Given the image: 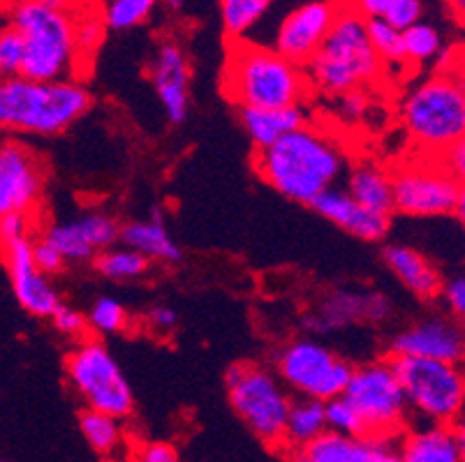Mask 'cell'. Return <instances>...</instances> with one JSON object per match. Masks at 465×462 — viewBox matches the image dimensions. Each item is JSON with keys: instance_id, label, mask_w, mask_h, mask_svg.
Segmentation results:
<instances>
[{"instance_id": "28", "label": "cell", "mask_w": 465, "mask_h": 462, "mask_svg": "<svg viewBox=\"0 0 465 462\" xmlns=\"http://www.w3.org/2000/svg\"><path fill=\"white\" fill-rule=\"evenodd\" d=\"M42 239L61 254L63 260H65V264H82V261L95 260V250L88 245L86 236H84L77 220L49 224V227L45 229Z\"/></svg>"}, {"instance_id": "7", "label": "cell", "mask_w": 465, "mask_h": 462, "mask_svg": "<svg viewBox=\"0 0 465 462\" xmlns=\"http://www.w3.org/2000/svg\"><path fill=\"white\" fill-rule=\"evenodd\" d=\"M227 398L236 417L266 447L282 448L292 398L278 375L260 363H236L225 375Z\"/></svg>"}, {"instance_id": "21", "label": "cell", "mask_w": 465, "mask_h": 462, "mask_svg": "<svg viewBox=\"0 0 465 462\" xmlns=\"http://www.w3.org/2000/svg\"><path fill=\"white\" fill-rule=\"evenodd\" d=\"M118 241L125 248L134 250L149 261H160V264H176L181 261V248L164 224L163 213L158 209L151 211L146 220H130L121 224Z\"/></svg>"}, {"instance_id": "29", "label": "cell", "mask_w": 465, "mask_h": 462, "mask_svg": "<svg viewBox=\"0 0 465 462\" xmlns=\"http://www.w3.org/2000/svg\"><path fill=\"white\" fill-rule=\"evenodd\" d=\"M79 430H82L88 447L100 453V456H112L124 442L121 421L103 412H93V409L79 414Z\"/></svg>"}, {"instance_id": "47", "label": "cell", "mask_w": 465, "mask_h": 462, "mask_svg": "<svg viewBox=\"0 0 465 462\" xmlns=\"http://www.w3.org/2000/svg\"><path fill=\"white\" fill-rule=\"evenodd\" d=\"M394 3L396 0H342V5L352 10L357 16H361L363 21L384 19Z\"/></svg>"}, {"instance_id": "49", "label": "cell", "mask_w": 465, "mask_h": 462, "mask_svg": "<svg viewBox=\"0 0 465 462\" xmlns=\"http://www.w3.org/2000/svg\"><path fill=\"white\" fill-rule=\"evenodd\" d=\"M146 321L153 330L158 333H169V330H174L176 324H179V315L176 310H172L169 305H153L149 312H146Z\"/></svg>"}, {"instance_id": "5", "label": "cell", "mask_w": 465, "mask_h": 462, "mask_svg": "<svg viewBox=\"0 0 465 462\" xmlns=\"http://www.w3.org/2000/svg\"><path fill=\"white\" fill-rule=\"evenodd\" d=\"M303 70L311 88L331 97L373 86L384 74L382 61L371 46L366 21L345 5L333 21L327 40Z\"/></svg>"}, {"instance_id": "10", "label": "cell", "mask_w": 465, "mask_h": 462, "mask_svg": "<svg viewBox=\"0 0 465 462\" xmlns=\"http://www.w3.org/2000/svg\"><path fill=\"white\" fill-rule=\"evenodd\" d=\"M391 359V356H389ZM410 412L429 423L454 426L465 407V368L429 359H391Z\"/></svg>"}, {"instance_id": "13", "label": "cell", "mask_w": 465, "mask_h": 462, "mask_svg": "<svg viewBox=\"0 0 465 462\" xmlns=\"http://www.w3.org/2000/svg\"><path fill=\"white\" fill-rule=\"evenodd\" d=\"M45 160L21 142H0V218H33L45 199Z\"/></svg>"}, {"instance_id": "22", "label": "cell", "mask_w": 465, "mask_h": 462, "mask_svg": "<svg viewBox=\"0 0 465 462\" xmlns=\"http://www.w3.org/2000/svg\"><path fill=\"white\" fill-rule=\"evenodd\" d=\"M401 462H460L454 428L426 423L403 432Z\"/></svg>"}, {"instance_id": "46", "label": "cell", "mask_w": 465, "mask_h": 462, "mask_svg": "<svg viewBox=\"0 0 465 462\" xmlns=\"http://www.w3.org/2000/svg\"><path fill=\"white\" fill-rule=\"evenodd\" d=\"M134 462H181L179 451L167 442H146L134 451Z\"/></svg>"}, {"instance_id": "17", "label": "cell", "mask_w": 465, "mask_h": 462, "mask_svg": "<svg viewBox=\"0 0 465 462\" xmlns=\"http://www.w3.org/2000/svg\"><path fill=\"white\" fill-rule=\"evenodd\" d=\"M0 254H3L12 291L21 308L33 317H52L61 305V296H58L52 278L35 266L33 239L5 245V248H0Z\"/></svg>"}, {"instance_id": "43", "label": "cell", "mask_w": 465, "mask_h": 462, "mask_svg": "<svg viewBox=\"0 0 465 462\" xmlns=\"http://www.w3.org/2000/svg\"><path fill=\"white\" fill-rule=\"evenodd\" d=\"M438 72L447 74L460 93L465 95V46H456V49L442 51L438 58Z\"/></svg>"}, {"instance_id": "30", "label": "cell", "mask_w": 465, "mask_h": 462, "mask_svg": "<svg viewBox=\"0 0 465 462\" xmlns=\"http://www.w3.org/2000/svg\"><path fill=\"white\" fill-rule=\"evenodd\" d=\"M74 16V37H77V51L82 67H86L97 54L100 44L104 42L107 24L103 19V7H95L93 3H84L79 10L72 12Z\"/></svg>"}, {"instance_id": "51", "label": "cell", "mask_w": 465, "mask_h": 462, "mask_svg": "<svg viewBox=\"0 0 465 462\" xmlns=\"http://www.w3.org/2000/svg\"><path fill=\"white\" fill-rule=\"evenodd\" d=\"M451 428H454V437H456V447H459V453H460V462H465V417H460Z\"/></svg>"}, {"instance_id": "37", "label": "cell", "mask_w": 465, "mask_h": 462, "mask_svg": "<svg viewBox=\"0 0 465 462\" xmlns=\"http://www.w3.org/2000/svg\"><path fill=\"white\" fill-rule=\"evenodd\" d=\"M327 407V428L338 435H345V437L352 439H363L366 437V428H363L361 417L359 412L350 405L342 396L333 398V400L324 402Z\"/></svg>"}, {"instance_id": "16", "label": "cell", "mask_w": 465, "mask_h": 462, "mask_svg": "<svg viewBox=\"0 0 465 462\" xmlns=\"http://www.w3.org/2000/svg\"><path fill=\"white\" fill-rule=\"evenodd\" d=\"M391 317V300L380 291H331L303 317V329L312 336L350 329L354 324H382Z\"/></svg>"}, {"instance_id": "27", "label": "cell", "mask_w": 465, "mask_h": 462, "mask_svg": "<svg viewBox=\"0 0 465 462\" xmlns=\"http://www.w3.org/2000/svg\"><path fill=\"white\" fill-rule=\"evenodd\" d=\"M93 264H95L97 273L112 282H130V280L146 275L151 261L125 245H112V248L97 252Z\"/></svg>"}, {"instance_id": "48", "label": "cell", "mask_w": 465, "mask_h": 462, "mask_svg": "<svg viewBox=\"0 0 465 462\" xmlns=\"http://www.w3.org/2000/svg\"><path fill=\"white\" fill-rule=\"evenodd\" d=\"M440 162L445 164V169L454 176L456 183L465 185V134L454 146H450L440 155Z\"/></svg>"}, {"instance_id": "8", "label": "cell", "mask_w": 465, "mask_h": 462, "mask_svg": "<svg viewBox=\"0 0 465 462\" xmlns=\"http://www.w3.org/2000/svg\"><path fill=\"white\" fill-rule=\"evenodd\" d=\"M65 375L86 409L118 421L133 414L134 396L128 377L100 338H84L77 342L65 359Z\"/></svg>"}, {"instance_id": "26", "label": "cell", "mask_w": 465, "mask_h": 462, "mask_svg": "<svg viewBox=\"0 0 465 462\" xmlns=\"http://www.w3.org/2000/svg\"><path fill=\"white\" fill-rule=\"evenodd\" d=\"M218 5L225 35L232 42H241L272 10L273 0H218Z\"/></svg>"}, {"instance_id": "11", "label": "cell", "mask_w": 465, "mask_h": 462, "mask_svg": "<svg viewBox=\"0 0 465 462\" xmlns=\"http://www.w3.org/2000/svg\"><path fill=\"white\" fill-rule=\"evenodd\" d=\"M276 375L297 398L329 402L345 393L352 366L317 338H297L278 349Z\"/></svg>"}, {"instance_id": "2", "label": "cell", "mask_w": 465, "mask_h": 462, "mask_svg": "<svg viewBox=\"0 0 465 462\" xmlns=\"http://www.w3.org/2000/svg\"><path fill=\"white\" fill-rule=\"evenodd\" d=\"M223 93L239 109L302 107L311 93L306 70L273 46L232 42L223 70Z\"/></svg>"}, {"instance_id": "34", "label": "cell", "mask_w": 465, "mask_h": 462, "mask_svg": "<svg viewBox=\"0 0 465 462\" xmlns=\"http://www.w3.org/2000/svg\"><path fill=\"white\" fill-rule=\"evenodd\" d=\"M366 31H369V40L382 65H408L405 63V51H403V33L396 31L394 25L387 24L384 19L366 21Z\"/></svg>"}, {"instance_id": "19", "label": "cell", "mask_w": 465, "mask_h": 462, "mask_svg": "<svg viewBox=\"0 0 465 462\" xmlns=\"http://www.w3.org/2000/svg\"><path fill=\"white\" fill-rule=\"evenodd\" d=\"M312 209L322 215L324 220H329L331 224H336L338 229L348 231L350 236L361 241H382L389 231V224L391 218L389 215H378L373 211L363 209L361 203L354 202L348 192L342 188H331L324 194L312 202Z\"/></svg>"}, {"instance_id": "33", "label": "cell", "mask_w": 465, "mask_h": 462, "mask_svg": "<svg viewBox=\"0 0 465 462\" xmlns=\"http://www.w3.org/2000/svg\"><path fill=\"white\" fill-rule=\"evenodd\" d=\"M158 0H109L103 7V19L112 31H130L146 24Z\"/></svg>"}, {"instance_id": "9", "label": "cell", "mask_w": 465, "mask_h": 462, "mask_svg": "<svg viewBox=\"0 0 465 462\" xmlns=\"http://www.w3.org/2000/svg\"><path fill=\"white\" fill-rule=\"evenodd\" d=\"M342 398L361 417L366 437H403L410 405L389 356L352 368V377Z\"/></svg>"}, {"instance_id": "41", "label": "cell", "mask_w": 465, "mask_h": 462, "mask_svg": "<svg viewBox=\"0 0 465 462\" xmlns=\"http://www.w3.org/2000/svg\"><path fill=\"white\" fill-rule=\"evenodd\" d=\"M421 16H424V5H421V0H396L391 10L387 12L384 21L391 24L396 31H408L410 25L420 24Z\"/></svg>"}, {"instance_id": "44", "label": "cell", "mask_w": 465, "mask_h": 462, "mask_svg": "<svg viewBox=\"0 0 465 462\" xmlns=\"http://www.w3.org/2000/svg\"><path fill=\"white\" fill-rule=\"evenodd\" d=\"M26 239H31V218H26V215L0 218V248Z\"/></svg>"}, {"instance_id": "31", "label": "cell", "mask_w": 465, "mask_h": 462, "mask_svg": "<svg viewBox=\"0 0 465 462\" xmlns=\"http://www.w3.org/2000/svg\"><path fill=\"white\" fill-rule=\"evenodd\" d=\"M363 439H352L327 430L322 437H317L299 451L308 462H361Z\"/></svg>"}, {"instance_id": "1", "label": "cell", "mask_w": 465, "mask_h": 462, "mask_svg": "<svg viewBox=\"0 0 465 462\" xmlns=\"http://www.w3.org/2000/svg\"><path fill=\"white\" fill-rule=\"evenodd\" d=\"M255 172L281 197L312 206L348 172V151L336 134L303 123L266 151H257Z\"/></svg>"}, {"instance_id": "20", "label": "cell", "mask_w": 465, "mask_h": 462, "mask_svg": "<svg viewBox=\"0 0 465 462\" xmlns=\"http://www.w3.org/2000/svg\"><path fill=\"white\" fill-rule=\"evenodd\" d=\"M382 260L401 285L412 296L421 300L440 299L445 280L440 275L438 266L412 245L391 243L384 248Z\"/></svg>"}, {"instance_id": "18", "label": "cell", "mask_w": 465, "mask_h": 462, "mask_svg": "<svg viewBox=\"0 0 465 462\" xmlns=\"http://www.w3.org/2000/svg\"><path fill=\"white\" fill-rule=\"evenodd\" d=\"M149 74L167 121L181 125L190 113V61L183 46L169 37L160 42L149 63Z\"/></svg>"}, {"instance_id": "6", "label": "cell", "mask_w": 465, "mask_h": 462, "mask_svg": "<svg viewBox=\"0 0 465 462\" xmlns=\"http://www.w3.org/2000/svg\"><path fill=\"white\" fill-rule=\"evenodd\" d=\"M399 113L417 155L440 158L465 134V95L442 72L414 84Z\"/></svg>"}, {"instance_id": "14", "label": "cell", "mask_w": 465, "mask_h": 462, "mask_svg": "<svg viewBox=\"0 0 465 462\" xmlns=\"http://www.w3.org/2000/svg\"><path fill=\"white\" fill-rule=\"evenodd\" d=\"M341 10V0H308L294 7L278 25L273 49L294 65L306 67L327 40Z\"/></svg>"}, {"instance_id": "4", "label": "cell", "mask_w": 465, "mask_h": 462, "mask_svg": "<svg viewBox=\"0 0 465 462\" xmlns=\"http://www.w3.org/2000/svg\"><path fill=\"white\" fill-rule=\"evenodd\" d=\"M7 24L24 40L21 76L33 82L74 79L82 70L72 12L58 10L40 0H10Z\"/></svg>"}, {"instance_id": "53", "label": "cell", "mask_w": 465, "mask_h": 462, "mask_svg": "<svg viewBox=\"0 0 465 462\" xmlns=\"http://www.w3.org/2000/svg\"><path fill=\"white\" fill-rule=\"evenodd\" d=\"M454 215H456V220H459V222L463 224V229H465V185H460V190H459V202H456Z\"/></svg>"}, {"instance_id": "55", "label": "cell", "mask_w": 465, "mask_h": 462, "mask_svg": "<svg viewBox=\"0 0 465 462\" xmlns=\"http://www.w3.org/2000/svg\"><path fill=\"white\" fill-rule=\"evenodd\" d=\"M163 3H164V5L172 7V10H179V7H183L185 0H163Z\"/></svg>"}, {"instance_id": "45", "label": "cell", "mask_w": 465, "mask_h": 462, "mask_svg": "<svg viewBox=\"0 0 465 462\" xmlns=\"http://www.w3.org/2000/svg\"><path fill=\"white\" fill-rule=\"evenodd\" d=\"M33 260H35V266L42 270L45 275H56L58 270L65 266V260H63L61 254L52 248V245L46 243L45 239L33 241Z\"/></svg>"}, {"instance_id": "24", "label": "cell", "mask_w": 465, "mask_h": 462, "mask_svg": "<svg viewBox=\"0 0 465 462\" xmlns=\"http://www.w3.org/2000/svg\"><path fill=\"white\" fill-rule=\"evenodd\" d=\"M241 125L257 151H266L285 134L294 133L306 121L302 107L285 109H239Z\"/></svg>"}, {"instance_id": "25", "label": "cell", "mask_w": 465, "mask_h": 462, "mask_svg": "<svg viewBox=\"0 0 465 462\" xmlns=\"http://www.w3.org/2000/svg\"><path fill=\"white\" fill-rule=\"evenodd\" d=\"M327 430V407H324V402L311 400V398H294L285 421L282 448L299 451V448L315 442L317 437H322Z\"/></svg>"}, {"instance_id": "32", "label": "cell", "mask_w": 465, "mask_h": 462, "mask_svg": "<svg viewBox=\"0 0 465 462\" xmlns=\"http://www.w3.org/2000/svg\"><path fill=\"white\" fill-rule=\"evenodd\" d=\"M403 51L408 65H426L442 54V35L435 25L420 21L403 31Z\"/></svg>"}, {"instance_id": "3", "label": "cell", "mask_w": 465, "mask_h": 462, "mask_svg": "<svg viewBox=\"0 0 465 462\" xmlns=\"http://www.w3.org/2000/svg\"><path fill=\"white\" fill-rule=\"evenodd\" d=\"M91 93L77 79L33 82L0 79V133L54 137L70 130L91 109Z\"/></svg>"}, {"instance_id": "54", "label": "cell", "mask_w": 465, "mask_h": 462, "mask_svg": "<svg viewBox=\"0 0 465 462\" xmlns=\"http://www.w3.org/2000/svg\"><path fill=\"white\" fill-rule=\"evenodd\" d=\"M287 462H308V460L302 456V451H290V457H287Z\"/></svg>"}, {"instance_id": "40", "label": "cell", "mask_w": 465, "mask_h": 462, "mask_svg": "<svg viewBox=\"0 0 465 462\" xmlns=\"http://www.w3.org/2000/svg\"><path fill=\"white\" fill-rule=\"evenodd\" d=\"M440 299L445 300V308L451 319L465 329V273L447 280L440 291Z\"/></svg>"}, {"instance_id": "42", "label": "cell", "mask_w": 465, "mask_h": 462, "mask_svg": "<svg viewBox=\"0 0 465 462\" xmlns=\"http://www.w3.org/2000/svg\"><path fill=\"white\" fill-rule=\"evenodd\" d=\"M361 462H401V439L366 437Z\"/></svg>"}, {"instance_id": "52", "label": "cell", "mask_w": 465, "mask_h": 462, "mask_svg": "<svg viewBox=\"0 0 465 462\" xmlns=\"http://www.w3.org/2000/svg\"><path fill=\"white\" fill-rule=\"evenodd\" d=\"M40 3H46V5L58 7V10H65V12H74L86 3V0H40Z\"/></svg>"}, {"instance_id": "39", "label": "cell", "mask_w": 465, "mask_h": 462, "mask_svg": "<svg viewBox=\"0 0 465 462\" xmlns=\"http://www.w3.org/2000/svg\"><path fill=\"white\" fill-rule=\"evenodd\" d=\"M49 319L54 321V329L61 333V336L65 338H72V340H84V338H88V319L84 312L74 310V308H70V305L61 303L58 305V310L54 312Z\"/></svg>"}, {"instance_id": "12", "label": "cell", "mask_w": 465, "mask_h": 462, "mask_svg": "<svg viewBox=\"0 0 465 462\" xmlns=\"http://www.w3.org/2000/svg\"><path fill=\"white\" fill-rule=\"evenodd\" d=\"M391 173L394 213L408 218H445L454 215L460 185L440 162V158L417 155L401 160Z\"/></svg>"}, {"instance_id": "15", "label": "cell", "mask_w": 465, "mask_h": 462, "mask_svg": "<svg viewBox=\"0 0 465 462\" xmlns=\"http://www.w3.org/2000/svg\"><path fill=\"white\" fill-rule=\"evenodd\" d=\"M391 359H429V361L465 363V329L451 317H426L396 333L389 345Z\"/></svg>"}, {"instance_id": "35", "label": "cell", "mask_w": 465, "mask_h": 462, "mask_svg": "<svg viewBox=\"0 0 465 462\" xmlns=\"http://www.w3.org/2000/svg\"><path fill=\"white\" fill-rule=\"evenodd\" d=\"M86 319L88 330H93L95 336H116V333L128 329L130 317L121 300L112 299V296H100L91 305V312L86 315Z\"/></svg>"}, {"instance_id": "50", "label": "cell", "mask_w": 465, "mask_h": 462, "mask_svg": "<svg viewBox=\"0 0 465 462\" xmlns=\"http://www.w3.org/2000/svg\"><path fill=\"white\" fill-rule=\"evenodd\" d=\"M445 7L451 19L465 28V0H445Z\"/></svg>"}, {"instance_id": "36", "label": "cell", "mask_w": 465, "mask_h": 462, "mask_svg": "<svg viewBox=\"0 0 465 462\" xmlns=\"http://www.w3.org/2000/svg\"><path fill=\"white\" fill-rule=\"evenodd\" d=\"M79 227H82L84 236H86L88 245L97 252L116 245L118 234H121V224L116 222V218H112L104 211H91V213H84L77 218Z\"/></svg>"}, {"instance_id": "23", "label": "cell", "mask_w": 465, "mask_h": 462, "mask_svg": "<svg viewBox=\"0 0 465 462\" xmlns=\"http://www.w3.org/2000/svg\"><path fill=\"white\" fill-rule=\"evenodd\" d=\"M345 192L361 203L363 209L373 211L378 215L394 213V197H391V173L387 167L373 162H361L348 172Z\"/></svg>"}, {"instance_id": "38", "label": "cell", "mask_w": 465, "mask_h": 462, "mask_svg": "<svg viewBox=\"0 0 465 462\" xmlns=\"http://www.w3.org/2000/svg\"><path fill=\"white\" fill-rule=\"evenodd\" d=\"M24 70V40L10 24L0 28V79L19 76Z\"/></svg>"}]
</instances>
